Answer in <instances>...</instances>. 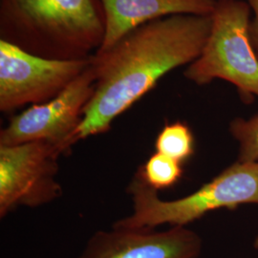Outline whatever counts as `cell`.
Instances as JSON below:
<instances>
[{"instance_id":"6da1fadb","label":"cell","mask_w":258,"mask_h":258,"mask_svg":"<svg viewBox=\"0 0 258 258\" xmlns=\"http://www.w3.org/2000/svg\"><path fill=\"white\" fill-rule=\"evenodd\" d=\"M212 15H178L134 29L105 52L92 55L95 88L75 142L107 132L167 73L201 55Z\"/></svg>"},{"instance_id":"7a4b0ae2","label":"cell","mask_w":258,"mask_h":258,"mask_svg":"<svg viewBox=\"0 0 258 258\" xmlns=\"http://www.w3.org/2000/svg\"><path fill=\"white\" fill-rule=\"evenodd\" d=\"M101 0H0V40L48 59L88 58L102 46Z\"/></svg>"},{"instance_id":"3957f363","label":"cell","mask_w":258,"mask_h":258,"mask_svg":"<svg viewBox=\"0 0 258 258\" xmlns=\"http://www.w3.org/2000/svg\"><path fill=\"white\" fill-rule=\"evenodd\" d=\"M132 213L113 227L155 230L163 225L186 227L209 212L235 210L241 205H258V162L236 161L192 194L175 200H163L147 184L139 168L129 183Z\"/></svg>"},{"instance_id":"277c9868","label":"cell","mask_w":258,"mask_h":258,"mask_svg":"<svg viewBox=\"0 0 258 258\" xmlns=\"http://www.w3.org/2000/svg\"><path fill=\"white\" fill-rule=\"evenodd\" d=\"M251 12L245 0H217L212 29L201 55L184 71L197 85L223 80L249 103L258 98V56L249 37Z\"/></svg>"},{"instance_id":"5b68a950","label":"cell","mask_w":258,"mask_h":258,"mask_svg":"<svg viewBox=\"0 0 258 258\" xmlns=\"http://www.w3.org/2000/svg\"><path fill=\"white\" fill-rule=\"evenodd\" d=\"M92 55L78 60L48 59L0 40V111L7 114L53 100L89 67Z\"/></svg>"},{"instance_id":"8992f818","label":"cell","mask_w":258,"mask_h":258,"mask_svg":"<svg viewBox=\"0 0 258 258\" xmlns=\"http://www.w3.org/2000/svg\"><path fill=\"white\" fill-rule=\"evenodd\" d=\"M92 61L64 91L49 102L34 104L10 119L0 132V146H16L43 141L62 155L76 144L75 135L95 88Z\"/></svg>"},{"instance_id":"52a82bcc","label":"cell","mask_w":258,"mask_h":258,"mask_svg":"<svg viewBox=\"0 0 258 258\" xmlns=\"http://www.w3.org/2000/svg\"><path fill=\"white\" fill-rule=\"evenodd\" d=\"M61 151L43 142L0 146V217L19 207L38 208L62 195L55 180Z\"/></svg>"},{"instance_id":"ba28073f","label":"cell","mask_w":258,"mask_h":258,"mask_svg":"<svg viewBox=\"0 0 258 258\" xmlns=\"http://www.w3.org/2000/svg\"><path fill=\"white\" fill-rule=\"evenodd\" d=\"M203 239L186 227L96 231L78 258H199Z\"/></svg>"},{"instance_id":"9c48e42d","label":"cell","mask_w":258,"mask_h":258,"mask_svg":"<svg viewBox=\"0 0 258 258\" xmlns=\"http://www.w3.org/2000/svg\"><path fill=\"white\" fill-rule=\"evenodd\" d=\"M217 0H101L105 16L102 53L134 29L178 15L210 16ZM96 52V53H97Z\"/></svg>"},{"instance_id":"30bf717a","label":"cell","mask_w":258,"mask_h":258,"mask_svg":"<svg viewBox=\"0 0 258 258\" xmlns=\"http://www.w3.org/2000/svg\"><path fill=\"white\" fill-rule=\"evenodd\" d=\"M155 148L158 153L183 164L194 155V133L183 121L166 123L157 136Z\"/></svg>"},{"instance_id":"8fae6325","label":"cell","mask_w":258,"mask_h":258,"mask_svg":"<svg viewBox=\"0 0 258 258\" xmlns=\"http://www.w3.org/2000/svg\"><path fill=\"white\" fill-rule=\"evenodd\" d=\"M145 181L159 190L171 187L182 178V164L170 157L155 152L140 168Z\"/></svg>"},{"instance_id":"7c38bea8","label":"cell","mask_w":258,"mask_h":258,"mask_svg":"<svg viewBox=\"0 0 258 258\" xmlns=\"http://www.w3.org/2000/svg\"><path fill=\"white\" fill-rule=\"evenodd\" d=\"M230 133L238 142V161L258 162V113L249 119L235 118L230 123Z\"/></svg>"},{"instance_id":"4fadbf2b","label":"cell","mask_w":258,"mask_h":258,"mask_svg":"<svg viewBox=\"0 0 258 258\" xmlns=\"http://www.w3.org/2000/svg\"><path fill=\"white\" fill-rule=\"evenodd\" d=\"M251 17L249 21V37L258 56V0H247Z\"/></svg>"},{"instance_id":"5bb4252c","label":"cell","mask_w":258,"mask_h":258,"mask_svg":"<svg viewBox=\"0 0 258 258\" xmlns=\"http://www.w3.org/2000/svg\"><path fill=\"white\" fill-rule=\"evenodd\" d=\"M253 247H254V249H258V235L253 242Z\"/></svg>"}]
</instances>
